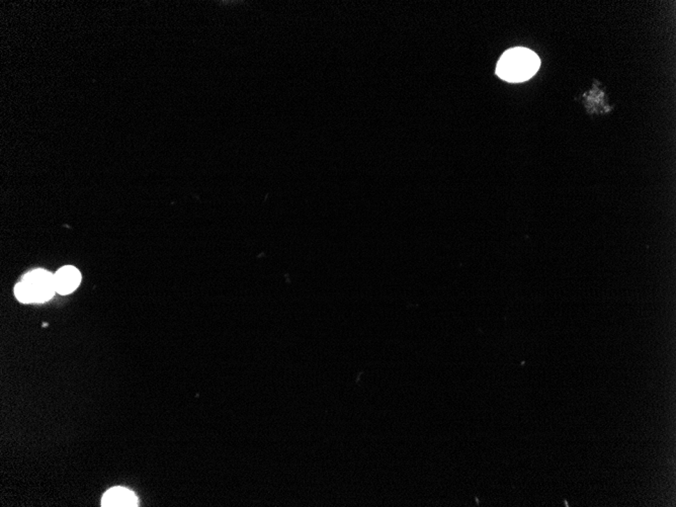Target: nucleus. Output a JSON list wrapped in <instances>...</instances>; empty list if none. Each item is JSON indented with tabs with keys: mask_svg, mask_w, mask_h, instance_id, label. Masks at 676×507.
Segmentation results:
<instances>
[{
	"mask_svg": "<svg viewBox=\"0 0 676 507\" xmlns=\"http://www.w3.org/2000/svg\"><path fill=\"white\" fill-rule=\"evenodd\" d=\"M22 281L30 288L34 303H44L53 298L55 295V278L54 274L47 270H33L28 272Z\"/></svg>",
	"mask_w": 676,
	"mask_h": 507,
	"instance_id": "f03ea898",
	"label": "nucleus"
},
{
	"mask_svg": "<svg viewBox=\"0 0 676 507\" xmlns=\"http://www.w3.org/2000/svg\"><path fill=\"white\" fill-rule=\"evenodd\" d=\"M541 66L540 57L531 50L522 47L504 52L497 66V74L508 82H524L533 78Z\"/></svg>",
	"mask_w": 676,
	"mask_h": 507,
	"instance_id": "f257e3e1",
	"label": "nucleus"
},
{
	"mask_svg": "<svg viewBox=\"0 0 676 507\" xmlns=\"http://www.w3.org/2000/svg\"><path fill=\"white\" fill-rule=\"evenodd\" d=\"M56 292L60 295H68L80 286L81 274L80 270L71 265L61 267L55 274Z\"/></svg>",
	"mask_w": 676,
	"mask_h": 507,
	"instance_id": "7ed1b4c3",
	"label": "nucleus"
},
{
	"mask_svg": "<svg viewBox=\"0 0 676 507\" xmlns=\"http://www.w3.org/2000/svg\"><path fill=\"white\" fill-rule=\"evenodd\" d=\"M101 504L107 507H133L138 506V500L132 491L126 488L115 487L110 489L103 495Z\"/></svg>",
	"mask_w": 676,
	"mask_h": 507,
	"instance_id": "20e7f679",
	"label": "nucleus"
},
{
	"mask_svg": "<svg viewBox=\"0 0 676 507\" xmlns=\"http://www.w3.org/2000/svg\"><path fill=\"white\" fill-rule=\"evenodd\" d=\"M15 295L20 302L24 304L34 303L33 295L29 286L24 281L17 284L15 288Z\"/></svg>",
	"mask_w": 676,
	"mask_h": 507,
	"instance_id": "39448f33",
	"label": "nucleus"
}]
</instances>
